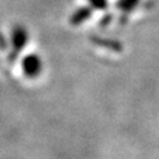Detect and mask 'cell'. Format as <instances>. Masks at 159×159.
Here are the masks:
<instances>
[{
  "instance_id": "obj_2",
  "label": "cell",
  "mask_w": 159,
  "mask_h": 159,
  "mask_svg": "<svg viewBox=\"0 0 159 159\" xmlns=\"http://www.w3.org/2000/svg\"><path fill=\"white\" fill-rule=\"evenodd\" d=\"M12 43L16 50H21L27 43V33L23 27H17L12 33Z\"/></svg>"
},
{
  "instance_id": "obj_1",
  "label": "cell",
  "mask_w": 159,
  "mask_h": 159,
  "mask_svg": "<svg viewBox=\"0 0 159 159\" xmlns=\"http://www.w3.org/2000/svg\"><path fill=\"white\" fill-rule=\"evenodd\" d=\"M43 70V64L39 57L31 54L24 58L23 61V71L26 77L29 78H35L41 73Z\"/></svg>"
},
{
  "instance_id": "obj_3",
  "label": "cell",
  "mask_w": 159,
  "mask_h": 159,
  "mask_svg": "<svg viewBox=\"0 0 159 159\" xmlns=\"http://www.w3.org/2000/svg\"><path fill=\"white\" fill-rule=\"evenodd\" d=\"M90 12L91 11L89 8H81L78 12H75L73 14V17H72V23L77 24V25L81 24V21H84V20L90 18V16H91Z\"/></svg>"
},
{
  "instance_id": "obj_4",
  "label": "cell",
  "mask_w": 159,
  "mask_h": 159,
  "mask_svg": "<svg viewBox=\"0 0 159 159\" xmlns=\"http://www.w3.org/2000/svg\"><path fill=\"white\" fill-rule=\"evenodd\" d=\"M139 0H119L118 6L123 11H131L137 6Z\"/></svg>"
},
{
  "instance_id": "obj_5",
  "label": "cell",
  "mask_w": 159,
  "mask_h": 159,
  "mask_svg": "<svg viewBox=\"0 0 159 159\" xmlns=\"http://www.w3.org/2000/svg\"><path fill=\"white\" fill-rule=\"evenodd\" d=\"M90 2L97 8H102L106 6V0H90Z\"/></svg>"
}]
</instances>
